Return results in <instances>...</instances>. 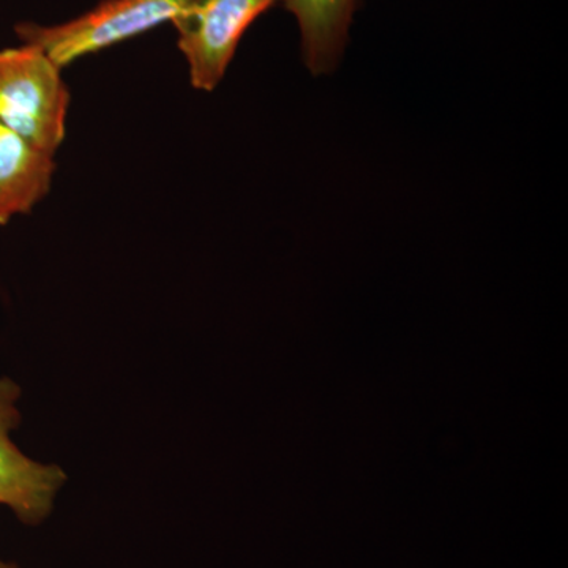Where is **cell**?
<instances>
[{
  "instance_id": "1",
  "label": "cell",
  "mask_w": 568,
  "mask_h": 568,
  "mask_svg": "<svg viewBox=\"0 0 568 568\" xmlns=\"http://www.w3.org/2000/svg\"><path fill=\"white\" fill-rule=\"evenodd\" d=\"M194 2L196 0H102L69 21L18 22L14 33L21 43L40 48L63 70L88 55L173 22Z\"/></svg>"
},
{
  "instance_id": "2",
  "label": "cell",
  "mask_w": 568,
  "mask_h": 568,
  "mask_svg": "<svg viewBox=\"0 0 568 568\" xmlns=\"http://www.w3.org/2000/svg\"><path fill=\"white\" fill-rule=\"evenodd\" d=\"M70 102L61 67L40 48L0 50V123L55 155L65 141Z\"/></svg>"
},
{
  "instance_id": "3",
  "label": "cell",
  "mask_w": 568,
  "mask_h": 568,
  "mask_svg": "<svg viewBox=\"0 0 568 568\" xmlns=\"http://www.w3.org/2000/svg\"><path fill=\"white\" fill-rule=\"evenodd\" d=\"M278 0H196L171 24L196 91L219 88L242 37Z\"/></svg>"
},
{
  "instance_id": "4",
  "label": "cell",
  "mask_w": 568,
  "mask_h": 568,
  "mask_svg": "<svg viewBox=\"0 0 568 568\" xmlns=\"http://www.w3.org/2000/svg\"><path fill=\"white\" fill-rule=\"evenodd\" d=\"M22 388L13 377L0 376V507L21 525H43L50 519L69 481L62 466L29 457L14 443L20 428Z\"/></svg>"
},
{
  "instance_id": "5",
  "label": "cell",
  "mask_w": 568,
  "mask_h": 568,
  "mask_svg": "<svg viewBox=\"0 0 568 568\" xmlns=\"http://www.w3.org/2000/svg\"><path fill=\"white\" fill-rule=\"evenodd\" d=\"M55 155L0 123V226L28 215L51 192Z\"/></svg>"
},
{
  "instance_id": "6",
  "label": "cell",
  "mask_w": 568,
  "mask_h": 568,
  "mask_svg": "<svg viewBox=\"0 0 568 568\" xmlns=\"http://www.w3.org/2000/svg\"><path fill=\"white\" fill-rule=\"evenodd\" d=\"M301 32L302 58L312 74H327L342 61L358 0H283Z\"/></svg>"
},
{
  "instance_id": "7",
  "label": "cell",
  "mask_w": 568,
  "mask_h": 568,
  "mask_svg": "<svg viewBox=\"0 0 568 568\" xmlns=\"http://www.w3.org/2000/svg\"><path fill=\"white\" fill-rule=\"evenodd\" d=\"M0 568H24V567H21L20 564L11 562V560L0 559Z\"/></svg>"
}]
</instances>
